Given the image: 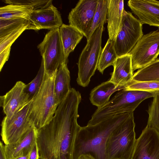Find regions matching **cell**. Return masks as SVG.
I'll use <instances>...</instances> for the list:
<instances>
[{"instance_id": "6da1fadb", "label": "cell", "mask_w": 159, "mask_h": 159, "mask_svg": "<svg viewBox=\"0 0 159 159\" xmlns=\"http://www.w3.org/2000/svg\"><path fill=\"white\" fill-rule=\"evenodd\" d=\"M81 94L71 88L58 105L50 123L38 129L39 159H74L75 141L80 126L77 119Z\"/></svg>"}, {"instance_id": "7a4b0ae2", "label": "cell", "mask_w": 159, "mask_h": 159, "mask_svg": "<svg viewBox=\"0 0 159 159\" xmlns=\"http://www.w3.org/2000/svg\"><path fill=\"white\" fill-rule=\"evenodd\" d=\"M131 113L119 114L94 125L80 126L75 141L74 159L83 154L90 155L95 159H106L105 149L108 138Z\"/></svg>"}, {"instance_id": "3957f363", "label": "cell", "mask_w": 159, "mask_h": 159, "mask_svg": "<svg viewBox=\"0 0 159 159\" xmlns=\"http://www.w3.org/2000/svg\"><path fill=\"white\" fill-rule=\"evenodd\" d=\"M57 70L54 72L44 70L40 87L33 98L30 117L37 129L50 123L58 106L56 102L54 91L55 81Z\"/></svg>"}, {"instance_id": "277c9868", "label": "cell", "mask_w": 159, "mask_h": 159, "mask_svg": "<svg viewBox=\"0 0 159 159\" xmlns=\"http://www.w3.org/2000/svg\"><path fill=\"white\" fill-rule=\"evenodd\" d=\"M154 93L124 89L118 92L104 106L98 108L87 125H93L119 114L134 112L145 100Z\"/></svg>"}, {"instance_id": "5b68a950", "label": "cell", "mask_w": 159, "mask_h": 159, "mask_svg": "<svg viewBox=\"0 0 159 159\" xmlns=\"http://www.w3.org/2000/svg\"><path fill=\"white\" fill-rule=\"evenodd\" d=\"M134 112L116 128L108 138L106 145V159H130L136 139Z\"/></svg>"}, {"instance_id": "8992f818", "label": "cell", "mask_w": 159, "mask_h": 159, "mask_svg": "<svg viewBox=\"0 0 159 159\" xmlns=\"http://www.w3.org/2000/svg\"><path fill=\"white\" fill-rule=\"evenodd\" d=\"M103 26H100L92 34L81 53L77 63V82L78 85L86 87L97 69L102 51V37Z\"/></svg>"}, {"instance_id": "52a82bcc", "label": "cell", "mask_w": 159, "mask_h": 159, "mask_svg": "<svg viewBox=\"0 0 159 159\" xmlns=\"http://www.w3.org/2000/svg\"><path fill=\"white\" fill-rule=\"evenodd\" d=\"M32 99L11 117L3 118L1 125V136L5 145L16 143L28 131L35 127L30 117Z\"/></svg>"}, {"instance_id": "ba28073f", "label": "cell", "mask_w": 159, "mask_h": 159, "mask_svg": "<svg viewBox=\"0 0 159 159\" xmlns=\"http://www.w3.org/2000/svg\"><path fill=\"white\" fill-rule=\"evenodd\" d=\"M142 24L129 11H123L122 24L114 47L118 57L129 53L143 35Z\"/></svg>"}, {"instance_id": "9c48e42d", "label": "cell", "mask_w": 159, "mask_h": 159, "mask_svg": "<svg viewBox=\"0 0 159 159\" xmlns=\"http://www.w3.org/2000/svg\"><path fill=\"white\" fill-rule=\"evenodd\" d=\"M59 28L50 30L37 47L42 57L46 71H55L63 63H67L65 59Z\"/></svg>"}, {"instance_id": "30bf717a", "label": "cell", "mask_w": 159, "mask_h": 159, "mask_svg": "<svg viewBox=\"0 0 159 159\" xmlns=\"http://www.w3.org/2000/svg\"><path fill=\"white\" fill-rule=\"evenodd\" d=\"M129 53L133 71L155 61L159 55V30L143 35Z\"/></svg>"}, {"instance_id": "8fae6325", "label": "cell", "mask_w": 159, "mask_h": 159, "mask_svg": "<svg viewBox=\"0 0 159 159\" xmlns=\"http://www.w3.org/2000/svg\"><path fill=\"white\" fill-rule=\"evenodd\" d=\"M130 159H159V133L146 126L136 139Z\"/></svg>"}, {"instance_id": "7c38bea8", "label": "cell", "mask_w": 159, "mask_h": 159, "mask_svg": "<svg viewBox=\"0 0 159 159\" xmlns=\"http://www.w3.org/2000/svg\"><path fill=\"white\" fill-rule=\"evenodd\" d=\"M98 0H80L69 13V25L85 37L92 25Z\"/></svg>"}, {"instance_id": "4fadbf2b", "label": "cell", "mask_w": 159, "mask_h": 159, "mask_svg": "<svg viewBox=\"0 0 159 159\" xmlns=\"http://www.w3.org/2000/svg\"><path fill=\"white\" fill-rule=\"evenodd\" d=\"M26 85L21 81H17L5 95L0 96V106L6 117H11L32 99L25 91Z\"/></svg>"}, {"instance_id": "5bb4252c", "label": "cell", "mask_w": 159, "mask_h": 159, "mask_svg": "<svg viewBox=\"0 0 159 159\" xmlns=\"http://www.w3.org/2000/svg\"><path fill=\"white\" fill-rule=\"evenodd\" d=\"M26 30H51L63 24L60 12L52 4L48 7L33 10L28 20Z\"/></svg>"}, {"instance_id": "9a60e30c", "label": "cell", "mask_w": 159, "mask_h": 159, "mask_svg": "<svg viewBox=\"0 0 159 159\" xmlns=\"http://www.w3.org/2000/svg\"><path fill=\"white\" fill-rule=\"evenodd\" d=\"M127 4L142 25L159 27V1L129 0Z\"/></svg>"}, {"instance_id": "2e32d148", "label": "cell", "mask_w": 159, "mask_h": 159, "mask_svg": "<svg viewBox=\"0 0 159 159\" xmlns=\"http://www.w3.org/2000/svg\"><path fill=\"white\" fill-rule=\"evenodd\" d=\"M113 66L114 70L109 80L117 86L126 88L134 75L131 55L128 53L118 57Z\"/></svg>"}, {"instance_id": "e0dca14e", "label": "cell", "mask_w": 159, "mask_h": 159, "mask_svg": "<svg viewBox=\"0 0 159 159\" xmlns=\"http://www.w3.org/2000/svg\"><path fill=\"white\" fill-rule=\"evenodd\" d=\"M38 129L34 127L24 134L15 143L5 145V152L7 159H14L30 153L36 142Z\"/></svg>"}, {"instance_id": "ac0fdd59", "label": "cell", "mask_w": 159, "mask_h": 159, "mask_svg": "<svg viewBox=\"0 0 159 159\" xmlns=\"http://www.w3.org/2000/svg\"><path fill=\"white\" fill-rule=\"evenodd\" d=\"M107 28L109 39L115 41L121 25L124 1L107 0Z\"/></svg>"}, {"instance_id": "d6986e66", "label": "cell", "mask_w": 159, "mask_h": 159, "mask_svg": "<svg viewBox=\"0 0 159 159\" xmlns=\"http://www.w3.org/2000/svg\"><path fill=\"white\" fill-rule=\"evenodd\" d=\"M125 88V87L117 86L110 80L104 82L91 90L89 97L90 102L98 108L102 107L109 101L113 93Z\"/></svg>"}, {"instance_id": "ffe728a7", "label": "cell", "mask_w": 159, "mask_h": 159, "mask_svg": "<svg viewBox=\"0 0 159 159\" xmlns=\"http://www.w3.org/2000/svg\"><path fill=\"white\" fill-rule=\"evenodd\" d=\"M59 32L66 61L70 53L73 52L84 36L77 29L70 25L63 24Z\"/></svg>"}, {"instance_id": "44dd1931", "label": "cell", "mask_w": 159, "mask_h": 159, "mask_svg": "<svg viewBox=\"0 0 159 159\" xmlns=\"http://www.w3.org/2000/svg\"><path fill=\"white\" fill-rule=\"evenodd\" d=\"M70 81V72L67 63H63L57 70L54 83L56 100L58 105L66 97L71 89Z\"/></svg>"}, {"instance_id": "7402d4cb", "label": "cell", "mask_w": 159, "mask_h": 159, "mask_svg": "<svg viewBox=\"0 0 159 159\" xmlns=\"http://www.w3.org/2000/svg\"><path fill=\"white\" fill-rule=\"evenodd\" d=\"M33 10L31 6L9 4L0 8V19L22 18L28 20Z\"/></svg>"}, {"instance_id": "603a6c76", "label": "cell", "mask_w": 159, "mask_h": 159, "mask_svg": "<svg viewBox=\"0 0 159 159\" xmlns=\"http://www.w3.org/2000/svg\"><path fill=\"white\" fill-rule=\"evenodd\" d=\"M115 41L108 39L102 49L99 58L97 70L102 74L110 66H113L118 56L114 47Z\"/></svg>"}, {"instance_id": "cb8c5ba5", "label": "cell", "mask_w": 159, "mask_h": 159, "mask_svg": "<svg viewBox=\"0 0 159 159\" xmlns=\"http://www.w3.org/2000/svg\"><path fill=\"white\" fill-rule=\"evenodd\" d=\"M107 11V0H98L92 25L85 37L87 41L97 28L100 26H103L106 22Z\"/></svg>"}, {"instance_id": "d4e9b609", "label": "cell", "mask_w": 159, "mask_h": 159, "mask_svg": "<svg viewBox=\"0 0 159 159\" xmlns=\"http://www.w3.org/2000/svg\"><path fill=\"white\" fill-rule=\"evenodd\" d=\"M159 78V58L134 74L132 80L144 81Z\"/></svg>"}, {"instance_id": "484cf974", "label": "cell", "mask_w": 159, "mask_h": 159, "mask_svg": "<svg viewBox=\"0 0 159 159\" xmlns=\"http://www.w3.org/2000/svg\"><path fill=\"white\" fill-rule=\"evenodd\" d=\"M154 94L152 102L147 111L148 117L147 126L159 133V92Z\"/></svg>"}, {"instance_id": "4316f807", "label": "cell", "mask_w": 159, "mask_h": 159, "mask_svg": "<svg viewBox=\"0 0 159 159\" xmlns=\"http://www.w3.org/2000/svg\"><path fill=\"white\" fill-rule=\"evenodd\" d=\"M125 89L153 93L159 92V78L155 80L144 81L132 80Z\"/></svg>"}, {"instance_id": "83f0119b", "label": "cell", "mask_w": 159, "mask_h": 159, "mask_svg": "<svg viewBox=\"0 0 159 159\" xmlns=\"http://www.w3.org/2000/svg\"><path fill=\"white\" fill-rule=\"evenodd\" d=\"M28 23V20L22 18L0 19V38Z\"/></svg>"}, {"instance_id": "f1b7e54d", "label": "cell", "mask_w": 159, "mask_h": 159, "mask_svg": "<svg viewBox=\"0 0 159 159\" xmlns=\"http://www.w3.org/2000/svg\"><path fill=\"white\" fill-rule=\"evenodd\" d=\"M44 68L43 61L42 59L41 66L38 73L34 79L26 84L25 91L32 99L38 92L42 84L44 75Z\"/></svg>"}, {"instance_id": "f546056e", "label": "cell", "mask_w": 159, "mask_h": 159, "mask_svg": "<svg viewBox=\"0 0 159 159\" xmlns=\"http://www.w3.org/2000/svg\"><path fill=\"white\" fill-rule=\"evenodd\" d=\"M28 23L23 25L9 33L0 38V53L6 48L11 47L12 43L25 30Z\"/></svg>"}, {"instance_id": "4dcf8cb0", "label": "cell", "mask_w": 159, "mask_h": 159, "mask_svg": "<svg viewBox=\"0 0 159 159\" xmlns=\"http://www.w3.org/2000/svg\"><path fill=\"white\" fill-rule=\"evenodd\" d=\"M52 0H6L4 2L8 4H17L32 6L34 10L46 8L52 4Z\"/></svg>"}, {"instance_id": "1f68e13d", "label": "cell", "mask_w": 159, "mask_h": 159, "mask_svg": "<svg viewBox=\"0 0 159 159\" xmlns=\"http://www.w3.org/2000/svg\"><path fill=\"white\" fill-rule=\"evenodd\" d=\"M11 47H9L0 53V70H1L4 65L9 58Z\"/></svg>"}, {"instance_id": "d6a6232c", "label": "cell", "mask_w": 159, "mask_h": 159, "mask_svg": "<svg viewBox=\"0 0 159 159\" xmlns=\"http://www.w3.org/2000/svg\"><path fill=\"white\" fill-rule=\"evenodd\" d=\"M29 159H39L38 148L36 142L30 153Z\"/></svg>"}, {"instance_id": "836d02e7", "label": "cell", "mask_w": 159, "mask_h": 159, "mask_svg": "<svg viewBox=\"0 0 159 159\" xmlns=\"http://www.w3.org/2000/svg\"><path fill=\"white\" fill-rule=\"evenodd\" d=\"M0 159H7L5 152V145L1 142L0 143Z\"/></svg>"}, {"instance_id": "e575fe53", "label": "cell", "mask_w": 159, "mask_h": 159, "mask_svg": "<svg viewBox=\"0 0 159 159\" xmlns=\"http://www.w3.org/2000/svg\"><path fill=\"white\" fill-rule=\"evenodd\" d=\"M76 159H95L92 156L89 154H83L79 156Z\"/></svg>"}, {"instance_id": "d590c367", "label": "cell", "mask_w": 159, "mask_h": 159, "mask_svg": "<svg viewBox=\"0 0 159 159\" xmlns=\"http://www.w3.org/2000/svg\"><path fill=\"white\" fill-rule=\"evenodd\" d=\"M30 153L24 156H22L17 157L14 159H29Z\"/></svg>"}]
</instances>
